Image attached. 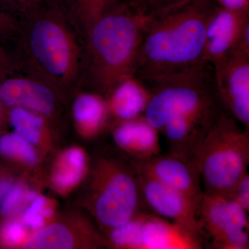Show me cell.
Returning a JSON list of instances; mask_svg holds the SVG:
<instances>
[{"instance_id": "1", "label": "cell", "mask_w": 249, "mask_h": 249, "mask_svg": "<svg viewBox=\"0 0 249 249\" xmlns=\"http://www.w3.org/2000/svg\"><path fill=\"white\" fill-rule=\"evenodd\" d=\"M213 0H185L150 14L142 30L133 76L141 81L202 63Z\"/></svg>"}, {"instance_id": "2", "label": "cell", "mask_w": 249, "mask_h": 249, "mask_svg": "<svg viewBox=\"0 0 249 249\" xmlns=\"http://www.w3.org/2000/svg\"><path fill=\"white\" fill-rule=\"evenodd\" d=\"M18 22L19 61L58 89L82 80L85 38L61 8L37 5Z\"/></svg>"}, {"instance_id": "3", "label": "cell", "mask_w": 249, "mask_h": 249, "mask_svg": "<svg viewBox=\"0 0 249 249\" xmlns=\"http://www.w3.org/2000/svg\"><path fill=\"white\" fill-rule=\"evenodd\" d=\"M147 14L122 0L95 23L85 37L83 78L106 96L121 80L133 75Z\"/></svg>"}, {"instance_id": "4", "label": "cell", "mask_w": 249, "mask_h": 249, "mask_svg": "<svg viewBox=\"0 0 249 249\" xmlns=\"http://www.w3.org/2000/svg\"><path fill=\"white\" fill-rule=\"evenodd\" d=\"M142 82L150 93L144 118L159 132L172 119L222 106L209 64Z\"/></svg>"}, {"instance_id": "5", "label": "cell", "mask_w": 249, "mask_h": 249, "mask_svg": "<svg viewBox=\"0 0 249 249\" xmlns=\"http://www.w3.org/2000/svg\"><path fill=\"white\" fill-rule=\"evenodd\" d=\"M223 111L205 136L195 155L209 195L229 196L247 173L249 163V131Z\"/></svg>"}, {"instance_id": "6", "label": "cell", "mask_w": 249, "mask_h": 249, "mask_svg": "<svg viewBox=\"0 0 249 249\" xmlns=\"http://www.w3.org/2000/svg\"><path fill=\"white\" fill-rule=\"evenodd\" d=\"M98 180L94 211L100 224L112 229L142 211L143 203L137 168L132 172L114 163H103Z\"/></svg>"}, {"instance_id": "7", "label": "cell", "mask_w": 249, "mask_h": 249, "mask_svg": "<svg viewBox=\"0 0 249 249\" xmlns=\"http://www.w3.org/2000/svg\"><path fill=\"white\" fill-rule=\"evenodd\" d=\"M111 243L131 249H199L200 237L178 223L141 211L120 227L111 229Z\"/></svg>"}, {"instance_id": "8", "label": "cell", "mask_w": 249, "mask_h": 249, "mask_svg": "<svg viewBox=\"0 0 249 249\" xmlns=\"http://www.w3.org/2000/svg\"><path fill=\"white\" fill-rule=\"evenodd\" d=\"M198 220L216 248L249 249L248 212L232 198L203 193Z\"/></svg>"}, {"instance_id": "9", "label": "cell", "mask_w": 249, "mask_h": 249, "mask_svg": "<svg viewBox=\"0 0 249 249\" xmlns=\"http://www.w3.org/2000/svg\"><path fill=\"white\" fill-rule=\"evenodd\" d=\"M56 87L16 59L0 78V104L47 116L57 105Z\"/></svg>"}, {"instance_id": "10", "label": "cell", "mask_w": 249, "mask_h": 249, "mask_svg": "<svg viewBox=\"0 0 249 249\" xmlns=\"http://www.w3.org/2000/svg\"><path fill=\"white\" fill-rule=\"evenodd\" d=\"M213 67L223 107L249 131V55L232 50Z\"/></svg>"}, {"instance_id": "11", "label": "cell", "mask_w": 249, "mask_h": 249, "mask_svg": "<svg viewBox=\"0 0 249 249\" xmlns=\"http://www.w3.org/2000/svg\"><path fill=\"white\" fill-rule=\"evenodd\" d=\"M139 172V171H138ZM142 203L155 214L178 223L200 237L198 211L200 201L139 173Z\"/></svg>"}, {"instance_id": "12", "label": "cell", "mask_w": 249, "mask_h": 249, "mask_svg": "<svg viewBox=\"0 0 249 249\" xmlns=\"http://www.w3.org/2000/svg\"><path fill=\"white\" fill-rule=\"evenodd\" d=\"M139 173L163 183L180 193L200 201L203 196L201 177L195 160L170 152L139 161Z\"/></svg>"}, {"instance_id": "13", "label": "cell", "mask_w": 249, "mask_h": 249, "mask_svg": "<svg viewBox=\"0 0 249 249\" xmlns=\"http://www.w3.org/2000/svg\"><path fill=\"white\" fill-rule=\"evenodd\" d=\"M249 22V13L236 12L216 5L206 25L202 63L213 66L229 55Z\"/></svg>"}, {"instance_id": "14", "label": "cell", "mask_w": 249, "mask_h": 249, "mask_svg": "<svg viewBox=\"0 0 249 249\" xmlns=\"http://www.w3.org/2000/svg\"><path fill=\"white\" fill-rule=\"evenodd\" d=\"M159 133L142 115L119 122L113 137L118 146L142 161L160 155Z\"/></svg>"}, {"instance_id": "15", "label": "cell", "mask_w": 249, "mask_h": 249, "mask_svg": "<svg viewBox=\"0 0 249 249\" xmlns=\"http://www.w3.org/2000/svg\"><path fill=\"white\" fill-rule=\"evenodd\" d=\"M106 97L109 114L123 122L143 115L150 93L140 80L130 75L121 80Z\"/></svg>"}, {"instance_id": "16", "label": "cell", "mask_w": 249, "mask_h": 249, "mask_svg": "<svg viewBox=\"0 0 249 249\" xmlns=\"http://www.w3.org/2000/svg\"><path fill=\"white\" fill-rule=\"evenodd\" d=\"M77 125L85 133H97L107 120L109 112L106 100L96 92L80 93L72 108Z\"/></svg>"}, {"instance_id": "17", "label": "cell", "mask_w": 249, "mask_h": 249, "mask_svg": "<svg viewBox=\"0 0 249 249\" xmlns=\"http://www.w3.org/2000/svg\"><path fill=\"white\" fill-rule=\"evenodd\" d=\"M62 9L80 35L85 37L93 24L122 0H66Z\"/></svg>"}, {"instance_id": "18", "label": "cell", "mask_w": 249, "mask_h": 249, "mask_svg": "<svg viewBox=\"0 0 249 249\" xmlns=\"http://www.w3.org/2000/svg\"><path fill=\"white\" fill-rule=\"evenodd\" d=\"M73 236L68 228L60 224L37 229L24 243V249H68L73 245Z\"/></svg>"}, {"instance_id": "19", "label": "cell", "mask_w": 249, "mask_h": 249, "mask_svg": "<svg viewBox=\"0 0 249 249\" xmlns=\"http://www.w3.org/2000/svg\"><path fill=\"white\" fill-rule=\"evenodd\" d=\"M86 158L78 148L70 149L62 156L53 176L54 184L60 189L74 186L85 172Z\"/></svg>"}, {"instance_id": "20", "label": "cell", "mask_w": 249, "mask_h": 249, "mask_svg": "<svg viewBox=\"0 0 249 249\" xmlns=\"http://www.w3.org/2000/svg\"><path fill=\"white\" fill-rule=\"evenodd\" d=\"M9 121L16 132L32 145L39 142L45 127L44 116L22 108L14 107L10 109Z\"/></svg>"}, {"instance_id": "21", "label": "cell", "mask_w": 249, "mask_h": 249, "mask_svg": "<svg viewBox=\"0 0 249 249\" xmlns=\"http://www.w3.org/2000/svg\"><path fill=\"white\" fill-rule=\"evenodd\" d=\"M0 153L6 157L24 160L30 164H34L37 160L32 144L16 132L0 137Z\"/></svg>"}, {"instance_id": "22", "label": "cell", "mask_w": 249, "mask_h": 249, "mask_svg": "<svg viewBox=\"0 0 249 249\" xmlns=\"http://www.w3.org/2000/svg\"><path fill=\"white\" fill-rule=\"evenodd\" d=\"M26 235V231L22 224L18 222H9L1 227L0 239L8 247L18 246L22 242Z\"/></svg>"}, {"instance_id": "23", "label": "cell", "mask_w": 249, "mask_h": 249, "mask_svg": "<svg viewBox=\"0 0 249 249\" xmlns=\"http://www.w3.org/2000/svg\"><path fill=\"white\" fill-rule=\"evenodd\" d=\"M19 31L17 18L0 8V42L5 44L16 40Z\"/></svg>"}, {"instance_id": "24", "label": "cell", "mask_w": 249, "mask_h": 249, "mask_svg": "<svg viewBox=\"0 0 249 249\" xmlns=\"http://www.w3.org/2000/svg\"><path fill=\"white\" fill-rule=\"evenodd\" d=\"M24 197V191L19 185H13L11 189L1 200L0 213L2 215L7 216L12 214L18 209Z\"/></svg>"}, {"instance_id": "25", "label": "cell", "mask_w": 249, "mask_h": 249, "mask_svg": "<svg viewBox=\"0 0 249 249\" xmlns=\"http://www.w3.org/2000/svg\"><path fill=\"white\" fill-rule=\"evenodd\" d=\"M34 7L29 0H0V8L18 19Z\"/></svg>"}, {"instance_id": "26", "label": "cell", "mask_w": 249, "mask_h": 249, "mask_svg": "<svg viewBox=\"0 0 249 249\" xmlns=\"http://www.w3.org/2000/svg\"><path fill=\"white\" fill-rule=\"evenodd\" d=\"M229 197L237 201L249 213V176L246 173L236 185Z\"/></svg>"}, {"instance_id": "27", "label": "cell", "mask_w": 249, "mask_h": 249, "mask_svg": "<svg viewBox=\"0 0 249 249\" xmlns=\"http://www.w3.org/2000/svg\"><path fill=\"white\" fill-rule=\"evenodd\" d=\"M147 14L158 12L185 0H130Z\"/></svg>"}, {"instance_id": "28", "label": "cell", "mask_w": 249, "mask_h": 249, "mask_svg": "<svg viewBox=\"0 0 249 249\" xmlns=\"http://www.w3.org/2000/svg\"><path fill=\"white\" fill-rule=\"evenodd\" d=\"M219 7L236 12L249 13V0H213Z\"/></svg>"}, {"instance_id": "29", "label": "cell", "mask_w": 249, "mask_h": 249, "mask_svg": "<svg viewBox=\"0 0 249 249\" xmlns=\"http://www.w3.org/2000/svg\"><path fill=\"white\" fill-rule=\"evenodd\" d=\"M31 206L28 208L24 214V222L29 225V223L36 217L40 214V211L43 209L46 203V200L43 196H36L32 201Z\"/></svg>"}, {"instance_id": "30", "label": "cell", "mask_w": 249, "mask_h": 249, "mask_svg": "<svg viewBox=\"0 0 249 249\" xmlns=\"http://www.w3.org/2000/svg\"><path fill=\"white\" fill-rule=\"evenodd\" d=\"M4 44L0 42V78L14 65L16 59L10 56L6 52Z\"/></svg>"}, {"instance_id": "31", "label": "cell", "mask_w": 249, "mask_h": 249, "mask_svg": "<svg viewBox=\"0 0 249 249\" xmlns=\"http://www.w3.org/2000/svg\"><path fill=\"white\" fill-rule=\"evenodd\" d=\"M13 186V182L9 178L0 179V202Z\"/></svg>"}, {"instance_id": "32", "label": "cell", "mask_w": 249, "mask_h": 249, "mask_svg": "<svg viewBox=\"0 0 249 249\" xmlns=\"http://www.w3.org/2000/svg\"><path fill=\"white\" fill-rule=\"evenodd\" d=\"M28 226H29V227L31 228V229L37 230V229H40V228L43 227L45 226V219H44V217L40 214H38L29 223Z\"/></svg>"}, {"instance_id": "33", "label": "cell", "mask_w": 249, "mask_h": 249, "mask_svg": "<svg viewBox=\"0 0 249 249\" xmlns=\"http://www.w3.org/2000/svg\"><path fill=\"white\" fill-rule=\"evenodd\" d=\"M53 210L50 208H47V209H42L40 211V214L44 218H49L53 215Z\"/></svg>"}, {"instance_id": "34", "label": "cell", "mask_w": 249, "mask_h": 249, "mask_svg": "<svg viewBox=\"0 0 249 249\" xmlns=\"http://www.w3.org/2000/svg\"><path fill=\"white\" fill-rule=\"evenodd\" d=\"M29 1H30V2L33 6H37V5L42 4V3L44 1H45V0H29Z\"/></svg>"}, {"instance_id": "35", "label": "cell", "mask_w": 249, "mask_h": 249, "mask_svg": "<svg viewBox=\"0 0 249 249\" xmlns=\"http://www.w3.org/2000/svg\"><path fill=\"white\" fill-rule=\"evenodd\" d=\"M1 105L0 104V119H1V116H2V109L1 107Z\"/></svg>"}]
</instances>
